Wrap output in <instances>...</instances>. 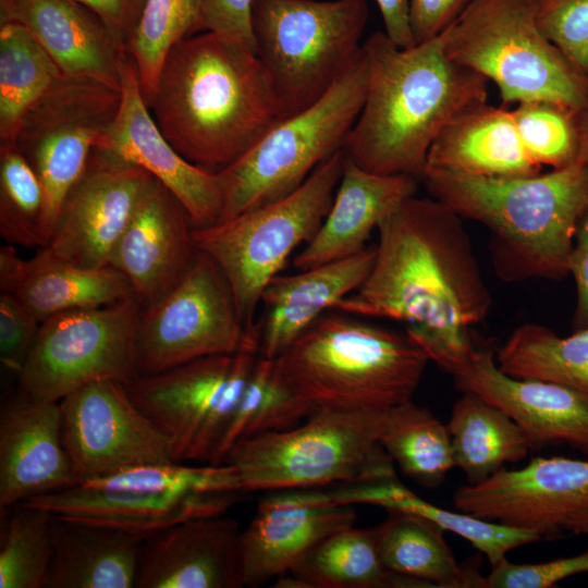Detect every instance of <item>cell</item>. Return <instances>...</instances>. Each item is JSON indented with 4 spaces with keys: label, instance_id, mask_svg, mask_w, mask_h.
Instances as JSON below:
<instances>
[{
    "label": "cell",
    "instance_id": "cell-29",
    "mask_svg": "<svg viewBox=\"0 0 588 588\" xmlns=\"http://www.w3.org/2000/svg\"><path fill=\"white\" fill-rule=\"evenodd\" d=\"M425 169L517 177L539 174L542 167L527 154L511 110L485 101L467 107L442 128L429 148Z\"/></svg>",
    "mask_w": 588,
    "mask_h": 588
},
{
    "label": "cell",
    "instance_id": "cell-36",
    "mask_svg": "<svg viewBox=\"0 0 588 588\" xmlns=\"http://www.w3.org/2000/svg\"><path fill=\"white\" fill-rule=\"evenodd\" d=\"M62 73L24 26L0 24V143L14 142L27 110Z\"/></svg>",
    "mask_w": 588,
    "mask_h": 588
},
{
    "label": "cell",
    "instance_id": "cell-4",
    "mask_svg": "<svg viewBox=\"0 0 588 588\" xmlns=\"http://www.w3.org/2000/svg\"><path fill=\"white\" fill-rule=\"evenodd\" d=\"M430 197L490 231V253L505 282L561 280L588 208V171L575 162L530 176L487 177L425 169Z\"/></svg>",
    "mask_w": 588,
    "mask_h": 588
},
{
    "label": "cell",
    "instance_id": "cell-41",
    "mask_svg": "<svg viewBox=\"0 0 588 588\" xmlns=\"http://www.w3.org/2000/svg\"><path fill=\"white\" fill-rule=\"evenodd\" d=\"M529 157L552 170L577 162L579 139L576 113L554 102L532 100L511 110Z\"/></svg>",
    "mask_w": 588,
    "mask_h": 588
},
{
    "label": "cell",
    "instance_id": "cell-38",
    "mask_svg": "<svg viewBox=\"0 0 588 588\" xmlns=\"http://www.w3.org/2000/svg\"><path fill=\"white\" fill-rule=\"evenodd\" d=\"M0 588H47L51 513L23 503L0 511Z\"/></svg>",
    "mask_w": 588,
    "mask_h": 588
},
{
    "label": "cell",
    "instance_id": "cell-21",
    "mask_svg": "<svg viewBox=\"0 0 588 588\" xmlns=\"http://www.w3.org/2000/svg\"><path fill=\"white\" fill-rule=\"evenodd\" d=\"M59 402L20 394L0 415V511L79 482L62 440Z\"/></svg>",
    "mask_w": 588,
    "mask_h": 588
},
{
    "label": "cell",
    "instance_id": "cell-52",
    "mask_svg": "<svg viewBox=\"0 0 588 588\" xmlns=\"http://www.w3.org/2000/svg\"><path fill=\"white\" fill-rule=\"evenodd\" d=\"M387 36L401 48L416 45L411 24L408 0H376Z\"/></svg>",
    "mask_w": 588,
    "mask_h": 588
},
{
    "label": "cell",
    "instance_id": "cell-6",
    "mask_svg": "<svg viewBox=\"0 0 588 588\" xmlns=\"http://www.w3.org/2000/svg\"><path fill=\"white\" fill-rule=\"evenodd\" d=\"M384 412L319 408L293 428L240 440L223 464L242 494L396 477L380 443Z\"/></svg>",
    "mask_w": 588,
    "mask_h": 588
},
{
    "label": "cell",
    "instance_id": "cell-32",
    "mask_svg": "<svg viewBox=\"0 0 588 588\" xmlns=\"http://www.w3.org/2000/svg\"><path fill=\"white\" fill-rule=\"evenodd\" d=\"M274 587L411 588L420 585L388 569L379 550L378 528L339 529L310 549Z\"/></svg>",
    "mask_w": 588,
    "mask_h": 588
},
{
    "label": "cell",
    "instance_id": "cell-13",
    "mask_svg": "<svg viewBox=\"0 0 588 588\" xmlns=\"http://www.w3.org/2000/svg\"><path fill=\"white\" fill-rule=\"evenodd\" d=\"M257 345L237 311L218 265L199 252L184 279L155 304L140 307L135 332L137 376L154 375L189 360L233 355Z\"/></svg>",
    "mask_w": 588,
    "mask_h": 588
},
{
    "label": "cell",
    "instance_id": "cell-48",
    "mask_svg": "<svg viewBox=\"0 0 588 588\" xmlns=\"http://www.w3.org/2000/svg\"><path fill=\"white\" fill-rule=\"evenodd\" d=\"M253 0H199L198 33L210 32L255 49Z\"/></svg>",
    "mask_w": 588,
    "mask_h": 588
},
{
    "label": "cell",
    "instance_id": "cell-51",
    "mask_svg": "<svg viewBox=\"0 0 588 588\" xmlns=\"http://www.w3.org/2000/svg\"><path fill=\"white\" fill-rule=\"evenodd\" d=\"M96 12L119 39L127 41L138 22L145 0H73ZM127 50V49H126Z\"/></svg>",
    "mask_w": 588,
    "mask_h": 588
},
{
    "label": "cell",
    "instance_id": "cell-16",
    "mask_svg": "<svg viewBox=\"0 0 588 588\" xmlns=\"http://www.w3.org/2000/svg\"><path fill=\"white\" fill-rule=\"evenodd\" d=\"M451 375L462 393L480 396L505 413L534 450L567 445L588 454V399L551 381L514 378L503 372L490 347L429 354Z\"/></svg>",
    "mask_w": 588,
    "mask_h": 588
},
{
    "label": "cell",
    "instance_id": "cell-30",
    "mask_svg": "<svg viewBox=\"0 0 588 588\" xmlns=\"http://www.w3.org/2000/svg\"><path fill=\"white\" fill-rule=\"evenodd\" d=\"M47 588H135L143 535L51 514Z\"/></svg>",
    "mask_w": 588,
    "mask_h": 588
},
{
    "label": "cell",
    "instance_id": "cell-34",
    "mask_svg": "<svg viewBox=\"0 0 588 588\" xmlns=\"http://www.w3.org/2000/svg\"><path fill=\"white\" fill-rule=\"evenodd\" d=\"M446 426L455 467L469 485L486 480L504 463L525 458L531 450L517 424L474 393L465 392L454 403Z\"/></svg>",
    "mask_w": 588,
    "mask_h": 588
},
{
    "label": "cell",
    "instance_id": "cell-9",
    "mask_svg": "<svg viewBox=\"0 0 588 588\" xmlns=\"http://www.w3.org/2000/svg\"><path fill=\"white\" fill-rule=\"evenodd\" d=\"M241 495L228 464L171 462L83 480L22 503L147 537L186 519L222 515Z\"/></svg>",
    "mask_w": 588,
    "mask_h": 588
},
{
    "label": "cell",
    "instance_id": "cell-35",
    "mask_svg": "<svg viewBox=\"0 0 588 588\" xmlns=\"http://www.w3.org/2000/svg\"><path fill=\"white\" fill-rule=\"evenodd\" d=\"M499 368L514 378H531L568 387L588 399V328L560 336L526 322L495 355Z\"/></svg>",
    "mask_w": 588,
    "mask_h": 588
},
{
    "label": "cell",
    "instance_id": "cell-14",
    "mask_svg": "<svg viewBox=\"0 0 588 588\" xmlns=\"http://www.w3.org/2000/svg\"><path fill=\"white\" fill-rule=\"evenodd\" d=\"M120 100L121 91L114 88L62 73L23 117L13 143L42 187L46 245L66 195L112 122Z\"/></svg>",
    "mask_w": 588,
    "mask_h": 588
},
{
    "label": "cell",
    "instance_id": "cell-46",
    "mask_svg": "<svg viewBox=\"0 0 588 588\" xmlns=\"http://www.w3.org/2000/svg\"><path fill=\"white\" fill-rule=\"evenodd\" d=\"M316 411V407L298 399L285 385L274 369L273 359V368L261 404L242 439L262 432L293 428Z\"/></svg>",
    "mask_w": 588,
    "mask_h": 588
},
{
    "label": "cell",
    "instance_id": "cell-24",
    "mask_svg": "<svg viewBox=\"0 0 588 588\" xmlns=\"http://www.w3.org/2000/svg\"><path fill=\"white\" fill-rule=\"evenodd\" d=\"M417 183L409 175L366 171L345 157L331 207L315 236L294 257V267L301 271L364 250L371 232L416 194Z\"/></svg>",
    "mask_w": 588,
    "mask_h": 588
},
{
    "label": "cell",
    "instance_id": "cell-50",
    "mask_svg": "<svg viewBox=\"0 0 588 588\" xmlns=\"http://www.w3.org/2000/svg\"><path fill=\"white\" fill-rule=\"evenodd\" d=\"M568 271L575 281L577 293L572 327L574 331H578L588 328V208L576 230Z\"/></svg>",
    "mask_w": 588,
    "mask_h": 588
},
{
    "label": "cell",
    "instance_id": "cell-37",
    "mask_svg": "<svg viewBox=\"0 0 588 588\" xmlns=\"http://www.w3.org/2000/svg\"><path fill=\"white\" fill-rule=\"evenodd\" d=\"M380 443L406 476L427 487L455 467L448 426L412 400L384 412Z\"/></svg>",
    "mask_w": 588,
    "mask_h": 588
},
{
    "label": "cell",
    "instance_id": "cell-15",
    "mask_svg": "<svg viewBox=\"0 0 588 588\" xmlns=\"http://www.w3.org/2000/svg\"><path fill=\"white\" fill-rule=\"evenodd\" d=\"M59 404L63 444L79 481L176 462L169 439L135 406L123 382H90Z\"/></svg>",
    "mask_w": 588,
    "mask_h": 588
},
{
    "label": "cell",
    "instance_id": "cell-49",
    "mask_svg": "<svg viewBox=\"0 0 588 588\" xmlns=\"http://www.w3.org/2000/svg\"><path fill=\"white\" fill-rule=\"evenodd\" d=\"M470 0H408L409 24L416 45L448 28Z\"/></svg>",
    "mask_w": 588,
    "mask_h": 588
},
{
    "label": "cell",
    "instance_id": "cell-39",
    "mask_svg": "<svg viewBox=\"0 0 588 588\" xmlns=\"http://www.w3.org/2000/svg\"><path fill=\"white\" fill-rule=\"evenodd\" d=\"M198 21L199 0H145L126 49L147 106L168 53L182 39L198 34Z\"/></svg>",
    "mask_w": 588,
    "mask_h": 588
},
{
    "label": "cell",
    "instance_id": "cell-10",
    "mask_svg": "<svg viewBox=\"0 0 588 588\" xmlns=\"http://www.w3.org/2000/svg\"><path fill=\"white\" fill-rule=\"evenodd\" d=\"M368 61L363 49L333 86L307 109L281 120L233 164L218 172V222L295 192L323 161L343 150L363 108ZM217 223V222H216Z\"/></svg>",
    "mask_w": 588,
    "mask_h": 588
},
{
    "label": "cell",
    "instance_id": "cell-18",
    "mask_svg": "<svg viewBox=\"0 0 588 588\" xmlns=\"http://www.w3.org/2000/svg\"><path fill=\"white\" fill-rule=\"evenodd\" d=\"M152 177L140 167L94 148L42 249L81 268L109 267L114 246Z\"/></svg>",
    "mask_w": 588,
    "mask_h": 588
},
{
    "label": "cell",
    "instance_id": "cell-27",
    "mask_svg": "<svg viewBox=\"0 0 588 588\" xmlns=\"http://www.w3.org/2000/svg\"><path fill=\"white\" fill-rule=\"evenodd\" d=\"M0 289L13 294L40 323L62 311L134 297L126 277L111 266L81 268L42 248L33 258L23 259L12 245L0 248Z\"/></svg>",
    "mask_w": 588,
    "mask_h": 588
},
{
    "label": "cell",
    "instance_id": "cell-5",
    "mask_svg": "<svg viewBox=\"0 0 588 588\" xmlns=\"http://www.w3.org/2000/svg\"><path fill=\"white\" fill-rule=\"evenodd\" d=\"M429 362L406 331L330 309L274 358V369L317 409L383 412L412 400Z\"/></svg>",
    "mask_w": 588,
    "mask_h": 588
},
{
    "label": "cell",
    "instance_id": "cell-33",
    "mask_svg": "<svg viewBox=\"0 0 588 588\" xmlns=\"http://www.w3.org/2000/svg\"><path fill=\"white\" fill-rule=\"evenodd\" d=\"M388 514L377 526L380 555L388 569L420 587L486 588V577L477 566L457 563L439 525L406 512L390 510Z\"/></svg>",
    "mask_w": 588,
    "mask_h": 588
},
{
    "label": "cell",
    "instance_id": "cell-22",
    "mask_svg": "<svg viewBox=\"0 0 588 588\" xmlns=\"http://www.w3.org/2000/svg\"><path fill=\"white\" fill-rule=\"evenodd\" d=\"M241 530L222 515L183 520L145 537L135 588H241Z\"/></svg>",
    "mask_w": 588,
    "mask_h": 588
},
{
    "label": "cell",
    "instance_id": "cell-25",
    "mask_svg": "<svg viewBox=\"0 0 588 588\" xmlns=\"http://www.w3.org/2000/svg\"><path fill=\"white\" fill-rule=\"evenodd\" d=\"M351 505H310L261 499L257 512L240 535V562L244 587H260L287 574L330 534L354 526Z\"/></svg>",
    "mask_w": 588,
    "mask_h": 588
},
{
    "label": "cell",
    "instance_id": "cell-53",
    "mask_svg": "<svg viewBox=\"0 0 588 588\" xmlns=\"http://www.w3.org/2000/svg\"><path fill=\"white\" fill-rule=\"evenodd\" d=\"M575 115L579 139L577 162L588 171V101Z\"/></svg>",
    "mask_w": 588,
    "mask_h": 588
},
{
    "label": "cell",
    "instance_id": "cell-31",
    "mask_svg": "<svg viewBox=\"0 0 588 588\" xmlns=\"http://www.w3.org/2000/svg\"><path fill=\"white\" fill-rule=\"evenodd\" d=\"M328 501L332 505L369 504L418 515L470 542L479 550L491 567L495 566L512 549L541 540L538 534L517 527L486 520L464 512H453L434 505L417 495L397 477L339 485L329 489Z\"/></svg>",
    "mask_w": 588,
    "mask_h": 588
},
{
    "label": "cell",
    "instance_id": "cell-3",
    "mask_svg": "<svg viewBox=\"0 0 588 588\" xmlns=\"http://www.w3.org/2000/svg\"><path fill=\"white\" fill-rule=\"evenodd\" d=\"M363 49L367 90L344 156L372 173L421 181L434 138L461 111L487 101L488 79L446 56L443 33L401 48L377 30Z\"/></svg>",
    "mask_w": 588,
    "mask_h": 588
},
{
    "label": "cell",
    "instance_id": "cell-2",
    "mask_svg": "<svg viewBox=\"0 0 588 588\" xmlns=\"http://www.w3.org/2000/svg\"><path fill=\"white\" fill-rule=\"evenodd\" d=\"M148 108L173 148L213 173L283 120L255 49L210 32L188 36L170 50Z\"/></svg>",
    "mask_w": 588,
    "mask_h": 588
},
{
    "label": "cell",
    "instance_id": "cell-1",
    "mask_svg": "<svg viewBox=\"0 0 588 588\" xmlns=\"http://www.w3.org/2000/svg\"><path fill=\"white\" fill-rule=\"evenodd\" d=\"M372 268L332 309L407 323L426 352L470 347L468 329L491 307L462 218L432 197L411 196L378 226Z\"/></svg>",
    "mask_w": 588,
    "mask_h": 588
},
{
    "label": "cell",
    "instance_id": "cell-26",
    "mask_svg": "<svg viewBox=\"0 0 588 588\" xmlns=\"http://www.w3.org/2000/svg\"><path fill=\"white\" fill-rule=\"evenodd\" d=\"M375 257L376 246L366 247L354 256L296 274L275 275L260 301L259 355L277 358L319 316L355 292L368 277Z\"/></svg>",
    "mask_w": 588,
    "mask_h": 588
},
{
    "label": "cell",
    "instance_id": "cell-45",
    "mask_svg": "<svg viewBox=\"0 0 588 588\" xmlns=\"http://www.w3.org/2000/svg\"><path fill=\"white\" fill-rule=\"evenodd\" d=\"M40 322L11 293L0 295V359L20 375L35 343Z\"/></svg>",
    "mask_w": 588,
    "mask_h": 588
},
{
    "label": "cell",
    "instance_id": "cell-17",
    "mask_svg": "<svg viewBox=\"0 0 588 588\" xmlns=\"http://www.w3.org/2000/svg\"><path fill=\"white\" fill-rule=\"evenodd\" d=\"M455 510L555 538L568 519L588 514V460L535 457L517 469L460 487Z\"/></svg>",
    "mask_w": 588,
    "mask_h": 588
},
{
    "label": "cell",
    "instance_id": "cell-43",
    "mask_svg": "<svg viewBox=\"0 0 588 588\" xmlns=\"http://www.w3.org/2000/svg\"><path fill=\"white\" fill-rule=\"evenodd\" d=\"M259 356V347L247 346L233 355L220 397L207 415L187 453V461L210 463L225 433Z\"/></svg>",
    "mask_w": 588,
    "mask_h": 588
},
{
    "label": "cell",
    "instance_id": "cell-40",
    "mask_svg": "<svg viewBox=\"0 0 588 588\" xmlns=\"http://www.w3.org/2000/svg\"><path fill=\"white\" fill-rule=\"evenodd\" d=\"M0 234L10 244L46 246L42 187L13 142L0 143Z\"/></svg>",
    "mask_w": 588,
    "mask_h": 588
},
{
    "label": "cell",
    "instance_id": "cell-7",
    "mask_svg": "<svg viewBox=\"0 0 588 588\" xmlns=\"http://www.w3.org/2000/svg\"><path fill=\"white\" fill-rule=\"evenodd\" d=\"M454 62L492 81L503 103L554 102L577 113L588 78L539 30L535 0H470L443 32Z\"/></svg>",
    "mask_w": 588,
    "mask_h": 588
},
{
    "label": "cell",
    "instance_id": "cell-47",
    "mask_svg": "<svg viewBox=\"0 0 588 588\" xmlns=\"http://www.w3.org/2000/svg\"><path fill=\"white\" fill-rule=\"evenodd\" d=\"M272 368L273 359L258 356L231 424L223 434L209 465L217 466L223 464L232 448L244 437L261 404Z\"/></svg>",
    "mask_w": 588,
    "mask_h": 588
},
{
    "label": "cell",
    "instance_id": "cell-8",
    "mask_svg": "<svg viewBox=\"0 0 588 588\" xmlns=\"http://www.w3.org/2000/svg\"><path fill=\"white\" fill-rule=\"evenodd\" d=\"M366 0H253L255 51L282 119L319 100L362 50Z\"/></svg>",
    "mask_w": 588,
    "mask_h": 588
},
{
    "label": "cell",
    "instance_id": "cell-20",
    "mask_svg": "<svg viewBox=\"0 0 588 588\" xmlns=\"http://www.w3.org/2000/svg\"><path fill=\"white\" fill-rule=\"evenodd\" d=\"M194 228L181 201L152 177L110 259L128 280L140 307L161 299L191 270L199 254Z\"/></svg>",
    "mask_w": 588,
    "mask_h": 588
},
{
    "label": "cell",
    "instance_id": "cell-28",
    "mask_svg": "<svg viewBox=\"0 0 588 588\" xmlns=\"http://www.w3.org/2000/svg\"><path fill=\"white\" fill-rule=\"evenodd\" d=\"M233 355L196 358L125 383L135 406L171 442L176 462L186 463L196 434L221 395Z\"/></svg>",
    "mask_w": 588,
    "mask_h": 588
},
{
    "label": "cell",
    "instance_id": "cell-11",
    "mask_svg": "<svg viewBox=\"0 0 588 588\" xmlns=\"http://www.w3.org/2000/svg\"><path fill=\"white\" fill-rule=\"evenodd\" d=\"M344 152L323 161L292 194L204 228H194L199 252L221 269L245 329L257 333L256 311L267 284L293 252L311 241L340 182Z\"/></svg>",
    "mask_w": 588,
    "mask_h": 588
},
{
    "label": "cell",
    "instance_id": "cell-42",
    "mask_svg": "<svg viewBox=\"0 0 588 588\" xmlns=\"http://www.w3.org/2000/svg\"><path fill=\"white\" fill-rule=\"evenodd\" d=\"M540 33L588 78V0H535Z\"/></svg>",
    "mask_w": 588,
    "mask_h": 588
},
{
    "label": "cell",
    "instance_id": "cell-44",
    "mask_svg": "<svg viewBox=\"0 0 588 588\" xmlns=\"http://www.w3.org/2000/svg\"><path fill=\"white\" fill-rule=\"evenodd\" d=\"M585 573H588V549L537 564H516L504 559L491 567L486 588H550L564 578Z\"/></svg>",
    "mask_w": 588,
    "mask_h": 588
},
{
    "label": "cell",
    "instance_id": "cell-54",
    "mask_svg": "<svg viewBox=\"0 0 588 588\" xmlns=\"http://www.w3.org/2000/svg\"><path fill=\"white\" fill-rule=\"evenodd\" d=\"M565 530L578 535H588V514L578 515L571 519L565 525Z\"/></svg>",
    "mask_w": 588,
    "mask_h": 588
},
{
    "label": "cell",
    "instance_id": "cell-19",
    "mask_svg": "<svg viewBox=\"0 0 588 588\" xmlns=\"http://www.w3.org/2000/svg\"><path fill=\"white\" fill-rule=\"evenodd\" d=\"M94 148L160 181L184 206L195 228L219 221L223 208L219 174L187 161L163 136L145 102L131 56L123 66L119 109Z\"/></svg>",
    "mask_w": 588,
    "mask_h": 588
},
{
    "label": "cell",
    "instance_id": "cell-12",
    "mask_svg": "<svg viewBox=\"0 0 588 588\" xmlns=\"http://www.w3.org/2000/svg\"><path fill=\"white\" fill-rule=\"evenodd\" d=\"M139 310V303L131 297L44 320L17 376L20 394L60 402L94 381L130 382L137 377L134 346Z\"/></svg>",
    "mask_w": 588,
    "mask_h": 588
},
{
    "label": "cell",
    "instance_id": "cell-23",
    "mask_svg": "<svg viewBox=\"0 0 588 588\" xmlns=\"http://www.w3.org/2000/svg\"><path fill=\"white\" fill-rule=\"evenodd\" d=\"M24 26L64 74L121 91L128 53L108 24L73 0H0V24Z\"/></svg>",
    "mask_w": 588,
    "mask_h": 588
}]
</instances>
